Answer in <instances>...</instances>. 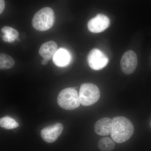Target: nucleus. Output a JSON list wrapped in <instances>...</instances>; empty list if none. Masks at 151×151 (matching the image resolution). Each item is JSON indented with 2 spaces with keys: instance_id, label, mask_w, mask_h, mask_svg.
Here are the masks:
<instances>
[{
  "instance_id": "1",
  "label": "nucleus",
  "mask_w": 151,
  "mask_h": 151,
  "mask_svg": "<svg viewBox=\"0 0 151 151\" xmlns=\"http://www.w3.org/2000/svg\"><path fill=\"white\" fill-rule=\"evenodd\" d=\"M134 132L133 124L126 117L117 116L112 120L111 137L116 142H125L132 137Z\"/></svg>"
},
{
  "instance_id": "2",
  "label": "nucleus",
  "mask_w": 151,
  "mask_h": 151,
  "mask_svg": "<svg viewBox=\"0 0 151 151\" xmlns=\"http://www.w3.org/2000/svg\"><path fill=\"white\" fill-rule=\"evenodd\" d=\"M55 19L53 10L50 8H44L35 15L32 19V26L35 29L39 31L47 30L52 27Z\"/></svg>"
},
{
  "instance_id": "3",
  "label": "nucleus",
  "mask_w": 151,
  "mask_h": 151,
  "mask_svg": "<svg viewBox=\"0 0 151 151\" xmlns=\"http://www.w3.org/2000/svg\"><path fill=\"white\" fill-rule=\"evenodd\" d=\"M60 107L66 110H73L80 105L79 94L74 88H66L62 90L57 98Z\"/></svg>"
},
{
  "instance_id": "4",
  "label": "nucleus",
  "mask_w": 151,
  "mask_h": 151,
  "mask_svg": "<svg viewBox=\"0 0 151 151\" xmlns=\"http://www.w3.org/2000/svg\"><path fill=\"white\" fill-rule=\"evenodd\" d=\"M79 99L81 105L89 106L94 105L100 99L99 88L92 83L81 84L79 92Z\"/></svg>"
},
{
  "instance_id": "5",
  "label": "nucleus",
  "mask_w": 151,
  "mask_h": 151,
  "mask_svg": "<svg viewBox=\"0 0 151 151\" xmlns=\"http://www.w3.org/2000/svg\"><path fill=\"white\" fill-rule=\"evenodd\" d=\"M87 61L89 66L94 70H100L108 65L109 60L104 53L98 49L92 50L88 54Z\"/></svg>"
},
{
  "instance_id": "6",
  "label": "nucleus",
  "mask_w": 151,
  "mask_h": 151,
  "mask_svg": "<svg viewBox=\"0 0 151 151\" xmlns=\"http://www.w3.org/2000/svg\"><path fill=\"white\" fill-rule=\"evenodd\" d=\"M110 24V20L108 17L102 14H98L89 21L87 26L89 31L98 33L107 29Z\"/></svg>"
},
{
  "instance_id": "7",
  "label": "nucleus",
  "mask_w": 151,
  "mask_h": 151,
  "mask_svg": "<svg viewBox=\"0 0 151 151\" xmlns=\"http://www.w3.org/2000/svg\"><path fill=\"white\" fill-rule=\"evenodd\" d=\"M137 58L134 52L129 50L124 53L121 61L122 71L126 74L133 73L137 68Z\"/></svg>"
},
{
  "instance_id": "8",
  "label": "nucleus",
  "mask_w": 151,
  "mask_h": 151,
  "mask_svg": "<svg viewBox=\"0 0 151 151\" xmlns=\"http://www.w3.org/2000/svg\"><path fill=\"white\" fill-rule=\"evenodd\" d=\"M63 129L62 124L56 123L54 125L44 128L41 132V136L44 141L47 143H52L58 139Z\"/></svg>"
},
{
  "instance_id": "9",
  "label": "nucleus",
  "mask_w": 151,
  "mask_h": 151,
  "mask_svg": "<svg viewBox=\"0 0 151 151\" xmlns=\"http://www.w3.org/2000/svg\"><path fill=\"white\" fill-rule=\"evenodd\" d=\"M112 129V120L109 118L100 119L94 125V131L97 134L104 136L111 134Z\"/></svg>"
},
{
  "instance_id": "10",
  "label": "nucleus",
  "mask_w": 151,
  "mask_h": 151,
  "mask_svg": "<svg viewBox=\"0 0 151 151\" xmlns=\"http://www.w3.org/2000/svg\"><path fill=\"white\" fill-rule=\"evenodd\" d=\"M52 59L54 64L57 66L63 67L67 66L70 63L71 57L67 50L60 48L57 50Z\"/></svg>"
},
{
  "instance_id": "11",
  "label": "nucleus",
  "mask_w": 151,
  "mask_h": 151,
  "mask_svg": "<svg viewBox=\"0 0 151 151\" xmlns=\"http://www.w3.org/2000/svg\"><path fill=\"white\" fill-rule=\"evenodd\" d=\"M57 45L53 41H50L42 45L39 53L44 59L50 60L51 59L57 50Z\"/></svg>"
},
{
  "instance_id": "12",
  "label": "nucleus",
  "mask_w": 151,
  "mask_h": 151,
  "mask_svg": "<svg viewBox=\"0 0 151 151\" xmlns=\"http://www.w3.org/2000/svg\"><path fill=\"white\" fill-rule=\"evenodd\" d=\"M1 32L3 40L9 43H12L16 40L19 35L16 30L10 27H4L1 29Z\"/></svg>"
},
{
  "instance_id": "13",
  "label": "nucleus",
  "mask_w": 151,
  "mask_h": 151,
  "mask_svg": "<svg viewBox=\"0 0 151 151\" xmlns=\"http://www.w3.org/2000/svg\"><path fill=\"white\" fill-rule=\"evenodd\" d=\"M15 61L13 58L8 55L0 54V68L1 70L10 69L14 66Z\"/></svg>"
},
{
  "instance_id": "14",
  "label": "nucleus",
  "mask_w": 151,
  "mask_h": 151,
  "mask_svg": "<svg viewBox=\"0 0 151 151\" xmlns=\"http://www.w3.org/2000/svg\"><path fill=\"white\" fill-rule=\"evenodd\" d=\"M115 147V142L113 139L108 137L102 138L98 143V147L102 151L113 150Z\"/></svg>"
},
{
  "instance_id": "15",
  "label": "nucleus",
  "mask_w": 151,
  "mask_h": 151,
  "mask_svg": "<svg viewBox=\"0 0 151 151\" xmlns=\"http://www.w3.org/2000/svg\"><path fill=\"white\" fill-rule=\"evenodd\" d=\"M0 126L6 129H12L18 127L19 124L14 119L6 116L0 119Z\"/></svg>"
},
{
  "instance_id": "16",
  "label": "nucleus",
  "mask_w": 151,
  "mask_h": 151,
  "mask_svg": "<svg viewBox=\"0 0 151 151\" xmlns=\"http://www.w3.org/2000/svg\"><path fill=\"white\" fill-rule=\"evenodd\" d=\"M5 2L4 0H0V14L2 13L5 8Z\"/></svg>"
},
{
  "instance_id": "17",
  "label": "nucleus",
  "mask_w": 151,
  "mask_h": 151,
  "mask_svg": "<svg viewBox=\"0 0 151 151\" xmlns=\"http://www.w3.org/2000/svg\"><path fill=\"white\" fill-rule=\"evenodd\" d=\"M42 64L43 65H47L48 63V60L45 59H44L42 60Z\"/></svg>"
},
{
  "instance_id": "18",
  "label": "nucleus",
  "mask_w": 151,
  "mask_h": 151,
  "mask_svg": "<svg viewBox=\"0 0 151 151\" xmlns=\"http://www.w3.org/2000/svg\"></svg>"
}]
</instances>
